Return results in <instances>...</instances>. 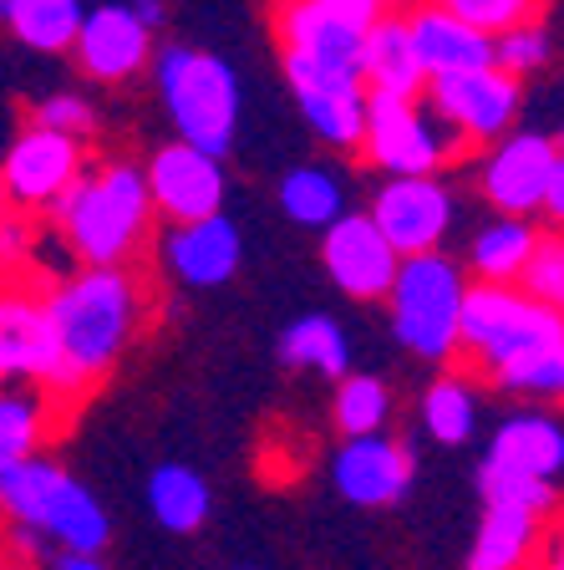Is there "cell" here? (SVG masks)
Segmentation results:
<instances>
[{"label":"cell","mask_w":564,"mask_h":570,"mask_svg":"<svg viewBox=\"0 0 564 570\" xmlns=\"http://www.w3.org/2000/svg\"><path fill=\"white\" fill-rule=\"evenodd\" d=\"M458 352L508 392L560 397L564 387V316L514 285H468L458 311Z\"/></svg>","instance_id":"cell-1"},{"label":"cell","mask_w":564,"mask_h":570,"mask_svg":"<svg viewBox=\"0 0 564 570\" xmlns=\"http://www.w3.org/2000/svg\"><path fill=\"white\" fill-rule=\"evenodd\" d=\"M47 316L57 332V362L41 382L51 397L77 403L138 336L142 285L122 265H87L47 296Z\"/></svg>","instance_id":"cell-2"},{"label":"cell","mask_w":564,"mask_h":570,"mask_svg":"<svg viewBox=\"0 0 564 570\" xmlns=\"http://www.w3.org/2000/svg\"><path fill=\"white\" fill-rule=\"evenodd\" d=\"M148 214H154L148 184L132 164H107L97 174L82 168L51 199V219L82 265H122L148 235Z\"/></svg>","instance_id":"cell-3"},{"label":"cell","mask_w":564,"mask_h":570,"mask_svg":"<svg viewBox=\"0 0 564 570\" xmlns=\"http://www.w3.org/2000/svg\"><path fill=\"white\" fill-rule=\"evenodd\" d=\"M158 87H164V107L178 128V142L204 148L214 158L229 154L239 122V82L229 61L168 41L158 51Z\"/></svg>","instance_id":"cell-4"},{"label":"cell","mask_w":564,"mask_h":570,"mask_svg":"<svg viewBox=\"0 0 564 570\" xmlns=\"http://www.w3.org/2000/svg\"><path fill=\"white\" fill-rule=\"evenodd\" d=\"M463 291H468V275L458 271V261H447L443 249L397 261V275H392V285H387L397 342L407 346V352L427 356V362L458 356Z\"/></svg>","instance_id":"cell-5"},{"label":"cell","mask_w":564,"mask_h":570,"mask_svg":"<svg viewBox=\"0 0 564 570\" xmlns=\"http://www.w3.org/2000/svg\"><path fill=\"white\" fill-rule=\"evenodd\" d=\"M463 148V138L447 122H437L423 107V97H392V92H366V128H362V154L376 168H387L392 178H417L437 174L447 158Z\"/></svg>","instance_id":"cell-6"},{"label":"cell","mask_w":564,"mask_h":570,"mask_svg":"<svg viewBox=\"0 0 564 570\" xmlns=\"http://www.w3.org/2000/svg\"><path fill=\"white\" fill-rule=\"evenodd\" d=\"M423 107L437 122H447L463 142H498L518 112V82L504 77L498 67L427 77Z\"/></svg>","instance_id":"cell-7"},{"label":"cell","mask_w":564,"mask_h":570,"mask_svg":"<svg viewBox=\"0 0 564 570\" xmlns=\"http://www.w3.org/2000/svg\"><path fill=\"white\" fill-rule=\"evenodd\" d=\"M372 225H376V235L392 245L397 261L427 255V249L443 245L447 225H453V194H447L433 174L387 178L372 204Z\"/></svg>","instance_id":"cell-8"},{"label":"cell","mask_w":564,"mask_h":570,"mask_svg":"<svg viewBox=\"0 0 564 570\" xmlns=\"http://www.w3.org/2000/svg\"><path fill=\"white\" fill-rule=\"evenodd\" d=\"M285 82H290L306 122L316 128V138H326L330 148H362L366 87L356 71H336V67L285 57Z\"/></svg>","instance_id":"cell-9"},{"label":"cell","mask_w":564,"mask_h":570,"mask_svg":"<svg viewBox=\"0 0 564 570\" xmlns=\"http://www.w3.org/2000/svg\"><path fill=\"white\" fill-rule=\"evenodd\" d=\"M142 184H148V204L164 214L168 225L219 214L224 204V164L214 154H204V148H188V142L158 148L154 164L142 168Z\"/></svg>","instance_id":"cell-10"},{"label":"cell","mask_w":564,"mask_h":570,"mask_svg":"<svg viewBox=\"0 0 564 570\" xmlns=\"http://www.w3.org/2000/svg\"><path fill=\"white\" fill-rule=\"evenodd\" d=\"M77 174H82V142L47 132V128H26L11 142V154H6L0 189H6V199L26 204V209H51V199Z\"/></svg>","instance_id":"cell-11"},{"label":"cell","mask_w":564,"mask_h":570,"mask_svg":"<svg viewBox=\"0 0 564 570\" xmlns=\"http://www.w3.org/2000/svg\"><path fill=\"white\" fill-rule=\"evenodd\" d=\"M320 261H326L330 281L356 301H382L397 275V255L376 235L372 214H336L320 239Z\"/></svg>","instance_id":"cell-12"},{"label":"cell","mask_w":564,"mask_h":570,"mask_svg":"<svg viewBox=\"0 0 564 570\" xmlns=\"http://www.w3.org/2000/svg\"><path fill=\"white\" fill-rule=\"evenodd\" d=\"M554 168H564L560 142L544 132H514L498 142V154L483 168V194L504 214L524 219V214L544 209V189H550Z\"/></svg>","instance_id":"cell-13"},{"label":"cell","mask_w":564,"mask_h":570,"mask_svg":"<svg viewBox=\"0 0 564 570\" xmlns=\"http://www.w3.org/2000/svg\"><path fill=\"white\" fill-rule=\"evenodd\" d=\"M412 453L397 439H382V433H366V439H346V449H336L330 463V479L352 504L362 510H382V504H397L412 489Z\"/></svg>","instance_id":"cell-14"},{"label":"cell","mask_w":564,"mask_h":570,"mask_svg":"<svg viewBox=\"0 0 564 570\" xmlns=\"http://www.w3.org/2000/svg\"><path fill=\"white\" fill-rule=\"evenodd\" d=\"M71 51L92 82H128L154 57V31H142L128 6H97L92 16H82Z\"/></svg>","instance_id":"cell-15"},{"label":"cell","mask_w":564,"mask_h":570,"mask_svg":"<svg viewBox=\"0 0 564 570\" xmlns=\"http://www.w3.org/2000/svg\"><path fill=\"white\" fill-rule=\"evenodd\" d=\"M239 229L229 214H204V219H188V225H168L164 239V261L168 271L178 275L184 285H229L239 271Z\"/></svg>","instance_id":"cell-16"},{"label":"cell","mask_w":564,"mask_h":570,"mask_svg":"<svg viewBox=\"0 0 564 570\" xmlns=\"http://www.w3.org/2000/svg\"><path fill=\"white\" fill-rule=\"evenodd\" d=\"M275 31H280V51L300 61H316V67H336V71H356L362 57V26L330 16L326 6H310V0H280L275 11Z\"/></svg>","instance_id":"cell-17"},{"label":"cell","mask_w":564,"mask_h":570,"mask_svg":"<svg viewBox=\"0 0 564 570\" xmlns=\"http://www.w3.org/2000/svg\"><path fill=\"white\" fill-rule=\"evenodd\" d=\"M57 362V332L47 316V296L6 291L0 296V382H41Z\"/></svg>","instance_id":"cell-18"},{"label":"cell","mask_w":564,"mask_h":570,"mask_svg":"<svg viewBox=\"0 0 564 570\" xmlns=\"http://www.w3.org/2000/svg\"><path fill=\"white\" fill-rule=\"evenodd\" d=\"M407 36H412V51H417L427 77H453V71L494 67V36L463 26L458 16H447L443 6H433V0L407 16Z\"/></svg>","instance_id":"cell-19"},{"label":"cell","mask_w":564,"mask_h":570,"mask_svg":"<svg viewBox=\"0 0 564 570\" xmlns=\"http://www.w3.org/2000/svg\"><path fill=\"white\" fill-rule=\"evenodd\" d=\"M356 77L366 92H392V97H423L427 71L412 51L407 16H382L366 26L362 36V57H356Z\"/></svg>","instance_id":"cell-20"},{"label":"cell","mask_w":564,"mask_h":570,"mask_svg":"<svg viewBox=\"0 0 564 570\" xmlns=\"http://www.w3.org/2000/svg\"><path fill=\"white\" fill-rule=\"evenodd\" d=\"M483 459L498 463V469H514V474L550 479L554 484L560 469H564V428H560V417H550V413L504 417Z\"/></svg>","instance_id":"cell-21"},{"label":"cell","mask_w":564,"mask_h":570,"mask_svg":"<svg viewBox=\"0 0 564 570\" xmlns=\"http://www.w3.org/2000/svg\"><path fill=\"white\" fill-rule=\"evenodd\" d=\"M540 514L514 510V504H483L478 540L468 550V570H524L540 546Z\"/></svg>","instance_id":"cell-22"},{"label":"cell","mask_w":564,"mask_h":570,"mask_svg":"<svg viewBox=\"0 0 564 570\" xmlns=\"http://www.w3.org/2000/svg\"><path fill=\"white\" fill-rule=\"evenodd\" d=\"M41 534H51L61 550H77V556H102V546L112 540V524H107V510L92 499V489H82L71 474H61L57 494L47 504Z\"/></svg>","instance_id":"cell-23"},{"label":"cell","mask_w":564,"mask_h":570,"mask_svg":"<svg viewBox=\"0 0 564 570\" xmlns=\"http://www.w3.org/2000/svg\"><path fill=\"white\" fill-rule=\"evenodd\" d=\"M209 504H214L209 484H204V474L188 469V463H164V469H154V479H148V510H154V520L174 534L204 530Z\"/></svg>","instance_id":"cell-24"},{"label":"cell","mask_w":564,"mask_h":570,"mask_svg":"<svg viewBox=\"0 0 564 570\" xmlns=\"http://www.w3.org/2000/svg\"><path fill=\"white\" fill-rule=\"evenodd\" d=\"M534 239H540V229H534L530 219H514V214L494 219V225L483 229V235L473 239V249H468L473 281L478 285H514L518 271H524V261H530Z\"/></svg>","instance_id":"cell-25"},{"label":"cell","mask_w":564,"mask_h":570,"mask_svg":"<svg viewBox=\"0 0 564 570\" xmlns=\"http://www.w3.org/2000/svg\"><path fill=\"white\" fill-rule=\"evenodd\" d=\"M280 362L285 367H310L336 382L352 367V346H346V332L330 316H300L280 336Z\"/></svg>","instance_id":"cell-26"},{"label":"cell","mask_w":564,"mask_h":570,"mask_svg":"<svg viewBox=\"0 0 564 570\" xmlns=\"http://www.w3.org/2000/svg\"><path fill=\"white\" fill-rule=\"evenodd\" d=\"M82 16H87L82 0H11L6 26H11L16 41H26L31 51H71Z\"/></svg>","instance_id":"cell-27"},{"label":"cell","mask_w":564,"mask_h":570,"mask_svg":"<svg viewBox=\"0 0 564 570\" xmlns=\"http://www.w3.org/2000/svg\"><path fill=\"white\" fill-rule=\"evenodd\" d=\"M473 423H478V392L468 377H437L423 397V428L437 443H468Z\"/></svg>","instance_id":"cell-28"},{"label":"cell","mask_w":564,"mask_h":570,"mask_svg":"<svg viewBox=\"0 0 564 570\" xmlns=\"http://www.w3.org/2000/svg\"><path fill=\"white\" fill-rule=\"evenodd\" d=\"M280 209L290 214L295 225L326 229L336 214H346V194L326 168H290L280 178Z\"/></svg>","instance_id":"cell-29"},{"label":"cell","mask_w":564,"mask_h":570,"mask_svg":"<svg viewBox=\"0 0 564 570\" xmlns=\"http://www.w3.org/2000/svg\"><path fill=\"white\" fill-rule=\"evenodd\" d=\"M336 428L346 439H366V433H382V423L392 417V392L382 377H362V372H346L336 377V407H330Z\"/></svg>","instance_id":"cell-30"},{"label":"cell","mask_w":564,"mask_h":570,"mask_svg":"<svg viewBox=\"0 0 564 570\" xmlns=\"http://www.w3.org/2000/svg\"><path fill=\"white\" fill-rule=\"evenodd\" d=\"M478 494L483 504H514V510H530V514H550L560 489L550 479H530V474H514V469H498V463L483 459L478 463Z\"/></svg>","instance_id":"cell-31"},{"label":"cell","mask_w":564,"mask_h":570,"mask_svg":"<svg viewBox=\"0 0 564 570\" xmlns=\"http://www.w3.org/2000/svg\"><path fill=\"white\" fill-rule=\"evenodd\" d=\"M41 428H47L41 397L21 387H0V459H31Z\"/></svg>","instance_id":"cell-32"},{"label":"cell","mask_w":564,"mask_h":570,"mask_svg":"<svg viewBox=\"0 0 564 570\" xmlns=\"http://www.w3.org/2000/svg\"><path fill=\"white\" fill-rule=\"evenodd\" d=\"M514 291H524L530 301H540V306H560L564 301V239L554 235H540L530 249V261H524V271H518Z\"/></svg>","instance_id":"cell-33"},{"label":"cell","mask_w":564,"mask_h":570,"mask_svg":"<svg viewBox=\"0 0 564 570\" xmlns=\"http://www.w3.org/2000/svg\"><path fill=\"white\" fill-rule=\"evenodd\" d=\"M544 61H550V36L540 31L534 21L524 26H508V31L494 36V67L504 71V77H530V71H540Z\"/></svg>","instance_id":"cell-34"},{"label":"cell","mask_w":564,"mask_h":570,"mask_svg":"<svg viewBox=\"0 0 564 570\" xmlns=\"http://www.w3.org/2000/svg\"><path fill=\"white\" fill-rule=\"evenodd\" d=\"M433 6H443L447 16H458L473 31L498 36V31H508V26L534 21V6H540V0H433Z\"/></svg>","instance_id":"cell-35"},{"label":"cell","mask_w":564,"mask_h":570,"mask_svg":"<svg viewBox=\"0 0 564 570\" xmlns=\"http://www.w3.org/2000/svg\"><path fill=\"white\" fill-rule=\"evenodd\" d=\"M31 128H47V132H61V138H92L97 128V112L82 102V97H71V92H51L41 97V102L31 107Z\"/></svg>","instance_id":"cell-36"},{"label":"cell","mask_w":564,"mask_h":570,"mask_svg":"<svg viewBox=\"0 0 564 570\" xmlns=\"http://www.w3.org/2000/svg\"><path fill=\"white\" fill-rule=\"evenodd\" d=\"M310 6H326L330 16H342V21H352V26H372V21H382V16L392 11V0H310Z\"/></svg>","instance_id":"cell-37"},{"label":"cell","mask_w":564,"mask_h":570,"mask_svg":"<svg viewBox=\"0 0 564 570\" xmlns=\"http://www.w3.org/2000/svg\"><path fill=\"white\" fill-rule=\"evenodd\" d=\"M26 249H31V229H26V219H6V214H0V265L26 261Z\"/></svg>","instance_id":"cell-38"},{"label":"cell","mask_w":564,"mask_h":570,"mask_svg":"<svg viewBox=\"0 0 564 570\" xmlns=\"http://www.w3.org/2000/svg\"><path fill=\"white\" fill-rule=\"evenodd\" d=\"M128 11L138 16L142 31H158V26H164V0H132Z\"/></svg>","instance_id":"cell-39"},{"label":"cell","mask_w":564,"mask_h":570,"mask_svg":"<svg viewBox=\"0 0 564 570\" xmlns=\"http://www.w3.org/2000/svg\"><path fill=\"white\" fill-rule=\"evenodd\" d=\"M57 570H107V566H102V556H77V550H61Z\"/></svg>","instance_id":"cell-40"},{"label":"cell","mask_w":564,"mask_h":570,"mask_svg":"<svg viewBox=\"0 0 564 570\" xmlns=\"http://www.w3.org/2000/svg\"><path fill=\"white\" fill-rule=\"evenodd\" d=\"M6 16H11V0H0V21H6Z\"/></svg>","instance_id":"cell-41"},{"label":"cell","mask_w":564,"mask_h":570,"mask_svg":"<svg viewBox=\"0 0 564 570\" xmlns=\"http://www.w3.org/2000/svg\"><path fill=\"white\" fill-rule=\"evenodd\" d=\"M0 214H6V189H0Z\"/></svg>","instance_id":"cell-42"}]
</instances>
